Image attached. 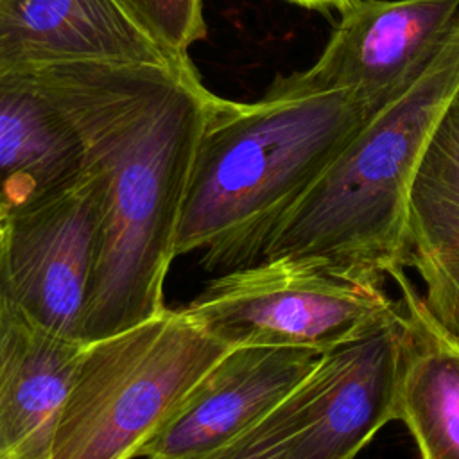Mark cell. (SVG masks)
I'll use <instances>...</instances> for the list:
<instances>
[{
  "mask_svg": "<svg viewBox=\"0 0 459 459\" xmlns=\"http://www.w3.org/2000/svg\"><path fill=\"white\" fill-rule=\"evenodd\" d=\"M459 91V16L423 70L375 109L285 217L262 260L303 258L384 285L403 269L407 195L429 136Z\"/></svg>",
  "mask_w": 459,
  "mask_h": 459,
  "instance_id": "cell-3",
  "label": "cell"
},
{
  "mask_svg": "<svg viewBox=\"0 0 459 459\" xmlns=\"http://www.w3.org/2000/svg\"><path fill=\"white\" fill-rule=\"evenodd\" d=\"M407 323V351L396 393L421 459H459V344L439 330L402 271L393 276Z\"/></svg>",
  "mask_w": 459,
  "mask_h": 459,
  "instance_id": "cell-14",
  "label": "cell"
},
{
  "mask_svg": "<svg viewBox=\"0 0 459 459\" xmlns=\"http://www.w3.org/2000/svg\"><path fill=\"white\" fill-rule=\"evenodd\" d=\"M299 348H231L134 459H195L251 427L317 364Z\"/></svg>",
  "mask_w": 459,
  "mask_h": 459,
  "instance_id": "cell-9",
  "label": "cell"
},
{
  "mask_svg": "<svg viewBox=\"0 0 459 459\" xmlns=\"http://www.w3.org/2000/svg\"><path fill=\"white\" fill-rule=\"evenodd\" d=\"M405 351L402 310L378 330L323 353L260 420L195 459H355L396 421Z\"/></svg>",
  "mask_w": 459,
  "mask_h": 459,
  "instance_id": "cell-6",
  "label": "cell"
},
{
  "mask_svg": "<svg viewBox=\"0 0 459 459\" xmlns=\"http://www.w3.org/2000/svg\"><path fill=\"white\" fill-rule=\"evenodd\" d=\"M183 312L230 348H299L319 355L357 341L400 312L384 285L303 258H265L217 274Z\"/></svg>",
  "mask_w": 459,
  "mask_h": 459,
  "instance_id": "cell-5",
  "label": "cell"
},
{
  "mask_svg": "<svg viewBox=\"0 0 459 459\" xmlns=\"http://www.w3.org/2000/svg\"><path fill=\"white\" fill-rule=\"evenodd\" d=\"M212 91L197 72L152 109L86 145L102 181L97 251L81 339L163 312L165 280Z\"/></svg>",
  "mask_w": 459,
  "mask_h": 459,
  "instance_id": "cell-2",
  "label": "cell"
},
{
  "mask_svg": "<svg viewBox=\"0 0 459 459\" xmlns=\"http://www.w3.org/2000/svg\"><path fill=\"white\" fill-rule=\"evenodd\" d=\"M459 16V0H351L312 66L294 72L307 91H353L373 111L429 63Z\"/></svg>",
  "mask_w": 459,
  "mask_h": 459,
  "instance_id": "cell-8",
  "label": "cell"
},
{
  "mask_svg": "<svg viewBox=\"0 0 459 459\" xmlns=\"http://www.w3.org/2000/svg\"><path fill=\"white\" fill-rule=\"evenodd\" d=\"M140 25L179 57L206 39L203 0H122Z\"/></svg>",
  "mask_w": 459,
  "mask_h": 459,
  "instance_id": "cell-15",
  "label": "cell"
},
{
  "mask_svg": "<svg viewBox=\"0 0 459 459\" xmlns=\"http://www.w3.org/2000/svg\"><path fill=\"white\" fill-rule=\"evenodd\" d=\"M230 350L183 308L86 342L50 459H134Z\"/></svg>",
  "mask_w": 459,
  "mask_h": 459,
  "instance_id": "cell-4",
  "label": "cell"
},
{
  "mask_svg": "<svg viewBox=\"0 0 459 459\" xmlns=\"http://www.w3.org/2000/svg\"><path fill=\"white\" fill-rule=\"evenodd\" d=\"M100 174L84 172L61 190L0 221V289L43 326L81 339L100 215Z\"/></svg>",
  "mask_w": 459,
  "mask_h": 459,
  "instance_id": "cell-7",
  "label": "cell"
},
{
  "mask_svg": "<svg viewBox=\"0 0 459 459\" xmlns=\"http://www.w3.org/2000/svg\"><path fill=\"white\" fill-rule=\"evenodd\" d=\"M403 269L443 333L459 344V91L437 120L411 181L403 224Z\"/></svg>",
  "mask_w": 459,
  "mask_h": 459,
  "instance_id": "cell-12",
  "label": "cell"
},
{
  "mask_svg": "<svg viewBox=\"0 0 459 459\" xmlns=\"http://www.w3.org/2000/svg\"><path fill=\"white\" fill-rule=\"evenodd\" d=\"M373 108L353 91L314 93L278 75L253 102L212 95L199 136L178 255L208 273L262 260L274 233Z\"/></svg>",
  "mask_w": 459,
  "mask_h": 459,
  "instance_id": "cell-1",
  "label": "cell"
},
{
  "mask_svg": "<svg viewBox=\"0 0 459 459\" xmlns=\"http://www.w3.org/2000/svg\"><path fill=\"white\" fill-rule=\"evenodd\" d=\"M86 147L68 117L23 68H0V204L22 210L75 181Z\"/></svg>",
  "mask_w": 459,
  "mask_h": 459,
  "instance_id": "cell-13",
  "label": "cell"
},
{
  "mask_svg": "<svg viewBox=\"0 0 459 459\" xmlns=\"http://www.w3.org/2000/svg\"><path fill=\"white\" fill-rule=\"evenodd\" d=\"M84 346L38 323L0 289V459H50Z\"/></svg>",
  "mask_w": 459,
  "mask_h": 459,
  "instance_id": "cell-11",
  "label": "cell"
},
{
  "mask_svg": "<svg viewBox=\"0 0 459 459\" xmlns=\"http://www.w3.org/2000/svg\"><path fill=\"white\" fill-rule=\"evenodd\" d=\"M289 2L307 7V9H319V11L339 9V11H342L351 0H289Z\"/></svg>",
  "mask_w": 459,
  "mask_h": 459,
  "instance_id": "cell-16",
  "label": "cell"
},
{
  "mask_svg": "<svg viewBox=\"0 0 459 459\" xmlns=\"http://www.w3.org/2000/svg\"><path fill=\"white\" fill-rule=\"evenodd\" d=\"M74 59L195 68L149 34L122 0H0V68Z\"/></svg>",
  "mask_w": 459,
  "mask_h": 459,
  "instance_id": "cell-10",
  "label": "cell"
},
{
  "mask_svg": "<svg viewBox=\"0 0 459 459\" xmlns=\"http://www.w3.org/2000/svg\"><path fill=\"white\" fill-rule=\"evenodd\" d=\"M2 217H4V208H2V204H0V221H2Z\"/></svg>",
  "mask_w": 459,
  "mask_h": 459,
  "instance_id": "cell-17",
  "label": "cell"
}]
</instances>
